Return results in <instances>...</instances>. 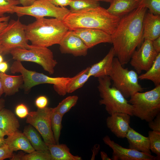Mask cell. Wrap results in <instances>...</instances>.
Returning a JSON list of instances; mask_svg holds the SVG:
<instances>
[{
    "label": "cell",
    "instance_id": "6da1fadb",
    "mask_svg": "<svg viewBox=\"0 0 160 160\" xmlns=\"http://www.w3.org/2000/svg\"><path fill=\"white\" fill-rule=\"evenodd\" d=\"M147 9L140 4L136 8L121 17L111 35L115 56L122 65L130 61L136 48L143 42V21Z\"/></svg>",
    "mask_w": 160,
    "mask_h": 160
},
{
    "label": "cell",
    "instance_id": "e0dca14e",
    "mask_svg": "<svg viewBox=\"0 0 160 160\" xmlns=\"http://www.w3.org/2000/svg\"><path fill=\"white\" fill-rule=\"evenodd\" d=\"M143 38L153 41L160 36V15L145 13L143 21Z\"/></svg>",
    "mask_w": 160,
    "mask_h": 160
},
{
    "label": "cell",
    "instance_id": "2e32d148",
    "mask_svg": "<svg viewBox=\"0 0 160 160\" xmlns=\"http://www.w3.org/2000/svg\"><path fill=\"white\" fill-rule=\"evenodd\" d=\"M131 116L123 113H115L110 115L106 119L107 127L118 138H125L130 127Z\"/></svg>",
    "mask_w": 160,
    "mask_h": 160
},
{
    "label": "cell",
    "instance_id": "7bdbcfd3",
    "mask_svg": "<svg viewBox=\"0 0 160 160\" xmlns=\"http://www.w3.org/2000/svg\"><path fill=\"white\" fill-rule=\"evenodd\" d=\"M22 6L27 7L31 5L35 0H19Z\"/></svg>",
    "mask_w": 160,
    "mask_h": 160
},
{
    "label": "cell",
    "instance_id": "11a10c76",
    "mask_svg": "<svg viewBox=\"0 0 160 160\" xmlns=\"http://www.w3.org/2000/svg\"></svg>",
    "mask_w": 160,
    "mask_h": 160
},
{
    "label": "cell",
    "instance_id": "ac0fdd59",
    "mask_svg": "<svg viewBox=\"0 0 160 160\" xmlns=\"http://www.w3.org/2000/svg\"><path fill=\"white\" fill-rule=\"evenodd\" d=\"M115 56L112 47L102 60L89 67L88 73L90 77L92 76L99 78L109 76Z\"/></svg>",
    "mask_w": 160,
    "mask_h": 160
},
{
    "label": "cell",
    "instance_id": "277c9868",
    "mask_svg": "<svg viewBox=\"0 0 160 160\" xmlns=\"http://www.w3.org/2000/svg\"><path fill=\"white\" fill-rule=\"evenodd\" d=\"M111 81L108 76L98 78L97 88L101 98L99 104L105 106L110 115L121 112L132 116V105L118 90L111 87Z\"/></svg>",
    "mask_w": 160,
    "mask_h": 160
},
{
    "label": "cell",
    "instance_id": "d4e9b609",
    "mask_svg": "<svg viewBox=\"0 0 160 160\" xmlns=\"http://www.w3.org/2000/svg\"><path fill=\"white\" fill-rule=\"evenodd\" d=\"M23 133L26 136L35 150L49 151L47 145L43 140L40 135L31 125L25 126Z\"/></svg>",
    "mask_w": 160,
    "mask_h": 160
},
{
    "label": "cell",
    "instance_id": "681fc988",
    "mask_svg": "<svg viewBox=\"0 0 160 160\" xmlns=\"http://www.w3.org/2000/svg\"><path fill=\"white\" fill-rule=\"evenodd\" d=\"M3 93L4 92L0 76V98Z\"/></svg>",
    "mask_w": 160,
    "mask_h": 160
},
{
    "label": "cell",
    "instance_id": "484cf974",
    "mask_svg": "<svg viewBox=\"0 0 160 160\" xmlns=\"http://www.w3.org/2000/svg\"><path fill=\"white\" fill-rule=\"evenodd\" d=\"M90 67L83 70L72 77H71L66 85L67 93H72L82 87L90 77L88 71Z\"/></svg>",
    "mask_w": 160,
    "mask_h": 160
},
{
    "label": "cell",
    "instance_id": "ffe728a7",
    "mask_svg": "<svg viewBox=\"0 0 160 160\" xmlns=\"http://www.w3.org/2000/svg\"><path fill=\"white\" fill-rule=\"evenodd\" d=\"M140 0H113L107 10L115 16L121 17L139 6Z\"/></svg>",
    "mask_w": 160,
    "mask_h": 160
},
{
    "label": "cell",
    "instance_id": "44dd1931",
    "mask_svg": "<svg viewBox=\"0 0 160 160\" xmlns=\"http://www.w3.org/2000/svg\"><path fill=\"white\" fill-rule=\"evenodd\" d=\"M5 139L6 144L13 152L21 150L30 153L35 151L26 136L18 130Z\"/></svg>",
    "mask_w": 160,
    "mask_h": 160
},
{
    "label": "cell",
    "instance_id": "d6986e66",
    "mask_svg": "<svg viewBox=\"0 0 160 160\" xmlns=\"http://www.w3.org/2000/svg\"><path fill=\"white\" fill-rule=\"evenodd\" d=\"M129 143V148L145 153L151 154L148 137L139 133L130 127L125 137Z\"/></svg>",
    "mask_w": 160,
    "mask_h": 160
},
{
    "label": "cell",
    "instance_id": "f5cc1de1",
    "mask_svg": "<svg viewBox=\"0 0 160 160\" xmlns=\"http://www.w3.org/2000/svg\"><path fill=\"white\" fill-rule=\"evenodd\" d=\"M1 55V54H0V63L3 62V58Z\"/></svg>",
    "mask_w": 160,
    "mask_h": 160
},
{
    "label": "cell",
    "instance_id": "e575fe53",
    "mask_svg": "<svg viewBox=\"0 0 160 160\" xmlns=\"http://www.w3.org/2000/svg\"><path fill=\"white\" fill-rule=\"evenodd\" d=\"M13 152L6 144L0 147V160L11 159L14 154Z\"/></svg>",
    "mask_w": 160,
    "mask_h": 160
},
{
    "label": "cell",
    "instance_id": "f1b7e54d",
    "mask_svg": "<svg viewBox=\"0 0 160 160\" xmlns=\"http://www.w3.org/2000/svg\"><path fill=\"white\" fill-rule=\"evenodd\" d=\"M63 115L53 110L51 116V127L56 144H59Z\"/></svg>",
    "mask_w": 160,
    "mask_h": 160
},
{
    "label": "cell",
    "instance_id": "603a6c76",
    "mask_svg": "<svg viewBox=\"0 0 160 160\" xmlns=\"http://www.w3.org/2000/svg\"><path fill=\"white\" fill-rule=\"evenodd\" d=\"M0 76L4 93L5 96L12 95L18 92L19 88L24 82L21 74L12 76L1 73Z\"/></svg>",
    "mask_w": 160,
    "mask_h": 160
},
{
    "label": "cell",
    "instance_id": "7402d4cb",
    "mask_svg": "<svg viewBox=\"0 0 160 160\" xmlns=\"http://www.w3.org/2000/svg\"><path fill=\"white\" fill-rule=\"evenodd\" d=\"M20 126L18 120L12 111L4 108L0 111V128L7 136L14 134Z\"/></svg>",
    "mask_w": 160,
    "mask_h": 160
},
{
    "label": "cell",
    "instance_id": "b9f144b4",
    "mask_svg": "<svg viewBox=\"0 0 160 160\" xmlns=\"http://www.w3.org/2000/svg\"><path fill=\"white\" fill-rule=\"evenodd\" d=\"M100 149V145L98 144L95 145L92 150V155L91 160H95L96 156L97 154Z\"/></svg>",
    "mask_w": 160,
    "mask_h": 160
},
{
    "label": "cell",
    "instance_id": "ba28073f",
    "mask_svg": "<svg viewBox=\"0 0 160 160\" xmlns=\"http://www.w3.org/2000/svg\"><path fill=\"white\" fill-rule=\"evenodd\" d=\"M10 54L15 60L38 64L50 75L54 73L55 68L57 64L54 58L52 52L48 47L31 44L29 49L17 48L12 50Z\"/></svg>",
    "mask_w": 160,
    "mask_h": 160
},
{
    "label": "cell",
    "instance_id": "f546056e",
    "mask_svg": "<svg viewBox=\"0 0 160 160\" xmlns=\"http://www.w3.org/2000/svg\"><path fill=\"white\" fill-rule=\"evenodd\" d=\"M100 6L95 0H72L70 3L71 12H74L96 7Z\"/></svg>",
    "mask_w": 160,
    "mask_h": 160
},
{
    "label": "cell",
    "instance_id": "db71d44e",
    "mask_svg": "<svg viewBox=\"0 0 160 160\" xmlns=\"http://www.w3.org/2000/svg\"><path fill=\"white\" fill-rule=\"evenodd\" d=\"M2 51L1 47V44H0V54H2Z\"/></svg>",
    "mask_w": 160,
    "mask_h": 160
},
{
    "label": "cell",
    "instance_id": "d6a6232c",
    "mask_svg": "<svg viewBox=\"0 0 160 160\" xmlns=\"http://www.w3.org/2000/svg\"><path fill=\"white\" fill-rule=\"evenodd\" d=\"M20 4L19 0H0V17L4 16L5 13H15L13 7Z\"/></svg>",
    "mask_w": 160,
    "mask_h": 160
},
{
    "label": "cell",
    "instance_id": "ee69618b",
    "mask_svg": "<svg viewBox=\"0 0 160 160\" xmlns=\"http://www.w3.org/2000/svg\"><path fill=\"white\" fill-rule=\"evenodd\" d=\"M8 68V65L6 62H2L0 63L1 73H5Z\"/></svg>",
    "mask_w": 160,
    "mask_h": 160
},
{
    "label": "cell",
    "instance_id": "3957f363",
    "mask_svg": "<svg viewBox=\"0 0 160 160\" xmlns=\"http://www.w3.org/2000/svg\"><path fill=\"white\" fill-rule=\"evenodd\" d=\"M26 36L31 44L48 47L60 44L69 30L63 20L57 18H36L32 23L25 25Z\"/></svg>",
    "mask_w": 160,
    "mask_h": 160
},
{
    "label": "cell",
    "instance_id": "5b68a950",
    "mask_svg": "<svg viewBox=\"0 0 160 160\" xmlns=\"http://www.w3.org/2000/svg\"><path fill=\"white\" fill-rule=\"evenodd\" d=\"M130 98L133 116L148 122L160 113V85L145 92H137Z\"/></svg>",
    "mask_w": 160,
    "mask_h": 160
},
{
    "label": "cell",
    "instance_id": "ab89813d",
    "mask_svg": "<svg viewBox=\"0 0 160 160\" xmlns=\"http://www.w3.org/2000/svg\"><path fill=\"white\" fill-rule=\"evenodd\" d=\"M9 18V16L0 17V33L7 25Z\"/></svg>",
    "mask_w": 160,
    "mask_h": 160
},
{
    "label": "cell",
    "instance_id": "52a82bcc",
    "mask_svg": "<svg viewBox=\"0 0 160 160\" xmlns=\"http://www.w3.org/2000/svg\"><path fill=\"white\" fill-rule=\"evenodd\" d=\"M117 57L114 58L108 76L116 88L126 98L144 89L139 84L138 74L135 71L123 68Z\"/></svg>",
    "mask_w": 160,
    "mask_h": 160
},
{
    "label": "cell",
    "instance_id": "60d3db41",
    "mask_svg": "<svg viewBox=\"0 0 160 160\" xmlns=\"http://www.w3.org/2000/svg\"><path fill=\"white\" fill-rule=\"evenodd\" d=\"M153 47L158 53H160V36L152 41Z\"/></svg>",
    "mask_w": 160,
    "mask_h": 160
},
{
    "label": "cell",
    "instance_id": "7dc6e473",
    "mask_svg": "<svg viewBox=\"0 0 160 160\" xmlns=\"http://www.w3.org/2000/svg\"><path fill=\"white\" fill-rule=\"evenodd\" d=\"M5 106V101L2 98H0V111L4 108Z\"/></svg>",
    "mask_w": 160,
    "mask_h": 160
},
{
    "label": "cell",
    "instance_id": "f6af8a7d",
    "mask_svg": "<svg viewBox=\"0 0 160 160\" xmlns=\"http://www.w3.org/2000/svg\"><path fill=\"white\" fill-rule=\"evenodd\" d=\"M24 154L23 152H20L17 154H13L12 158L10 159L11 160H21Z\"/></svg>",
    "mask_w": 160,
    "mask_h": 160
},
{
    "label": "cell",
    "instance_id": "d590c367",
    "mask_svg": "<svg viewBox=\"0 0 160 160\" xmlns=\"http://www.w3.org/2000/svg\"><path fill=\"white\" fill-rule=\"evenodd\" d=\"M15 113L17 116L21 119L27 117L29 113L27 107L23 103L20 104L16 107Z\"/></svg>",
    "mask_w": 160,
    "mask_h": 160
},
{
    "label": "cell",
    "instance_id": "f35d334b",
    "mask_svg": "<svg viewBox=\"0 0 160 160\" xmlns=\"http://www.w3.org/2000/svg\"><path fill=\"white\" fill-rule=\"evenodd\" d=\"M72 0H48L54 5L58 7H65L69 5Z\"/></svg>",
    "mask_w": 160,
    "mask_h": 160
},
{
    "label": "cell",
    "instance_id": "83f0119b",
    "mask_svg": "<svg viewBox=\"0 0 160 160\" xmlns=\"http://www.w3.org/2000/svg\"><path fill=\"white\" fill-rule=\"evenodd\" d=\"M79 99L77 95L68 96L62 100L53 110L61 115H64L76 104Z\"/></svg>",
    "mask_w": 160,
    "mask_h": 160
},
{
    "label": "cell",
    "instance_id": "4fadbf2b",
    "mask_svg": "<svg viewBox=\"0 0 160 160\" xmlns=\"http://www.w3.org/2000/svg\"><path fill=\"white\" fill-rule=\"evenodd\" d=\"M104 143L113 150V160H155L156 156L130 148H124L112 140L108 135L103 139Z\"/></svg>",
    "mask_w": 160,
    "mask_h": 160
},
{
    "label": "cell",
    "instance_id": "30bf717a",
    "mask_svg": "<svg viewBox=\"0 0 160 160\" xmlns=\"http://www.w3.org/2000/svg\"><path fill=\"white\" fill-rule=\"evenodd\" d=\"M12 10L19 17L28 15L36 18L49 17L62 20L71 11L65 7L54 5L48 0H35L30 6H17L13 7Z\"/></svg>",
    "mask_w": 160,
    "mask_h": 160
},
{
    "label": "cell",
    "instance_id": "4dcf8cb0",
    "mask_svg": "<svg viewBox=\"0 0 160 160\" xmlns=\"http://www.w3.org/2000/svg\"><path fill=\"white\" fill-rule=\"evenodd\" d=\"M150 149L156 155L157 160L160 159V132L150 131L148 132Z\"/></svg>",
    "mask_w": 160,
    "mask_h": 160
},
{
    "label": "cell",
    "instance_id": "7a4b0ae2",
    "mask_svg": "<svg viewBox=\"0 0 160 160\" xmlns=\"http://www.w3.org/2000/svg\"><path fill=\"white\" fill-rule=\"evenodd\" d=\"M121 17L100 6L78 11L71 12L63 20L69 30L83 28L101 30L112 35Z\"/></svg>",
    "mask_w": 160,
    "mask_h": 160
},
{
    "label": "cell",
    "instance_id": "cb8c5ba5",
    "mask_svg": "<svg viewBox=\"0 0 160 160\" xmlns=\"http://www.w3.org/2000/svg\"><path fill=\"white\" fill-rule=\"evenodd\" d=\"M52 160H81V157L74 156L70 151V148L63 144L47 145Z\"/></svg>",
    "mask_w": 160,
    "mask_h": 160
},
{
    "label": "cell",
    "instance_id": "c3c4849f",
    "mask_svg": "<svg viewBox=\"0 0 160 160\" xmlns=\"http://www.w3.org/2000/svg\"><path fill=\"white\" fill-rule=\"evenodd\" d=\"M6 144V139L4 137H0V147Z\"/></svg>",
    "mask_w": 160,
    "mask_h": 160
},
{
    "label": "cell",
    "instance_id": "816d5d0a",
    "mask_svg": "<svg viewBox=\"0 0 160 160\" xmlns=\"http://www.w3.org/2000/svg\"><path fill=\"white\" fill-rule=\"evenodd\" d=\"M96 1L99 2L100 1H105L111 3L113 0H95Z\"/></svg>",
    "mask_w": 160,
    "mask_h": 160
},
{
    "label": "cell",
    "instance_id": "74e56055",
    "mask_svg": "<svg viewBox=\"0 0 160 160\" xmlns=\"http://www.w3.org/2000/svg\"><path fill=\"white\" fill-rule=\"evenodd\" d=\"M35 105L39 108H43L47 106L48 100L44 96H40L35 100Z\"/></svg>",
    "mask_w": 160,
    "mask_h": 160
},
{
    "label": "cell",
    "instance_id": "9a60e30c",
    "mask_svg": "<svg viewBox=\"0 0 160 160\" xmlns=\"http://www.w3.org/2000/svg\"><path fill=\"white\" fill-rule=\"evenodd\" d=\"M73 31L81 39L88 49L101 43H111V35L101 30L83 28Z\"/></svg>",
    "mask_w": 160,
    "mask_h": 160
},
{
    "label": "cell",
    "instance_id": "1f68e13d",
    "mask_svg": "<svg viewBox=\"0 0 160 160\" xmlns=\"http://www.w3.org/2000/svg\"><path fill=\"white\" fill-rule=\"evenodd\" d=\"M21 160H52L49 151L35 150L28 153L24 154Z\"/></svg>",
    "mask_w": 160,
    "mask_h": 160
},
{
    "label": "cell",
    "instance_id": "7c38bea8",
    "mask_svg": "<svg viewBox=\"0 0 160 160\" xmlns=\"http://www.w3.org/2000/svg\"><path fill=\"white\" fill-rule=\"evenodd\" d=\"M144 39L139 48L134 52L130 60V65L137 74L148 70L159 53L154 49L152 41Z\"/></svg>",
    "mask_w": 160,
    "mask_h": 160
},
{
    "label": "cell",
    "instance_id": "bcb514c9",
    "mask_svg": "<svg viewBox=\"0 0 160 160\" xmlns=\"http://www.w3.org/2000/svg\"><path fill=\"white\" fill-rule=\"evenodd\" d=\"M101 157L102 160H112L108 155L107 153L103 151H101L100 152Z\"/></svg>",
    "mask_w": 160,
    "mask_h": 160
},
{
    "label": "cell",
    "instance_id": "4316f807",
    "mask_svg": "<svg viewBox=\"0 0 160 160\" xmlns=\"http://www.w3.org/2000/svg\"><path fill=\"white\" fill-rule=\"evenodd\" d=\"M138 78L141 80H150L155 86L160 85V53L158 54L150 68L145 73L138 76Z\"/></svg>",
    "mask_w": 160,
    "mask_h": 160
},
{
    "label": "cell",
    "instance_id": "8fae6325",
    "mask_svg": "<svg viewBox=\"0 0 160 160\" xmlns=\"http://www.w3.org/2000/svg\"><path fill=\"white\" fill-rule=\"evenodd\" d=\"M52 108L47 106L29 113L26 122L33 126L47 145L56 144L52 131L51 116Z\"/></svg>",
    "mask_w": 160,
    "mask_h": 160
},
{
    "label": "cell",
    "instance_id": "9c48e42d",
    "mask_svg": "<svg viewBox=\"0 0 160 160\" xmlns=\"http://www.w3.org/2000/svg\"><path fill=\"white\" fill-rule=\"evenodd\" d=\"M25 25L19 19L11 20L0 33V44L3 55L8 54L13 49L20 48L29 49L30 45L25 30Z\"/></svg>",
    "mask_w": 160,
    "mask_h": 160
},
{
    "label": "cell",
    "instance_id": "836d02e7",
    "mask_svg": "<svg viewBox=\"0 0 160 160\" xmlns=\"http://www.w3.org/2000/svg\"><path fill=\"white\" fill-rule=\"evenodd\" d=\"M155 15H160V0H141L140 3Z\"/></svg>",
    "mask_w": 160,
    "mask_h": 160
},
{
    "label": "cell",
    "instance_id": "8d00e7d4",
    "mask_svg": "<svg viewBox=\"0 0 160 160\" xmlns=\"http://www.w3.org/2000/svg\"><path fill=\"white\" fill-rule=\"evenodd\" d=\"M148 125L152 131L160 132V113L153 120L148 122Z\"/></svg>",
    "mask_w": 160,
    "mask_h": 160
},
{
    "label": "cell",
    "instance_id": "f907efd6",
    "mask_svg": "<svg viewBox=\"0 0 160 160\" xmlns=\"http://www.w3.org/2000/svg\"><path fill=\"white\" fill-rule=\"evenodd\" d=\"M7 135L0 128V137H4Z\"/></svg>",
    "mask_w": 160,
    "mask_h": 160
},
{
    "label": "cell",
    "instance_id": "8992f818",
    "mask_svg": "<svg viewBox=\"0 0 160 160\" xmlns=\"http://www.w3.org/2000/svg\"><path fill=\"white\" fill-rule=\"evenodd\" d=\"M10 70L13 74L19 73L22 75L24 88L27 93L33 87L43 84H52L55 91L60 95L63 96L67 93L66 87L69 80V77H52L42 73L29 70L25 68L21 62L15 60L12 65Z\"/></svg>",
    "mask_w": 160,
    "mask_h": 160
},
{
    "label": "cell",
    "instance_id": "5bb4252c",
    "mask_svg": "<svg viewBox=\"0 0 160 160\" xmlns=\"http://www.w3.org/2000/svg\"><path fill=\"white\" fill-rule=\"evenodd\" d=\"M59 45L62 54H71L75 57L85 56L87 54L88 48L73 31L68 30L66 32Z\"/></svg>",
    "mask_w": 160,
    "mask_h": 160
}]
</instances>
